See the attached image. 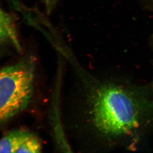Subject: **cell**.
Here are the masks:
<instances>
[{"mask_svg": "<svg viewBox=\"0 0 153 153\" xmlns=\"http://www.w3.org/2000/svg\"><path fill=\"white\" fill-rule=\"evenodd\" d=\"M41 141L36 135L24 130L11 131L2 138L1 153H40Z\"/></svg>", "mask_w": 153, "mask_h": 153, "instance_id": "cell-3", "label": "cell"}, {"mask_svg": "<svg viewBox=\"0 0 153 153\" xmlns=\"http://www.w3.org/2000/svg\"><path fill=\"white\" fill-rule=\"evenodd\" d=\"M140 1L144 8L153 12V0H140Z\"/></svg>", "mask_w": 153, "mask_h": 153, "instance_id": "cell-6", "label": "cell"}, {"mask_svg": "<svg viewBox=\"0 0 153 153\" xmlns=\"http://www.w3.org/2000/svg\"><path fill=\"white\" fill-rule=\"evenodd\" d=\"M0 41L1 44L10 43L20 51L19 43L14 20L10 14L1 10L0 14Z\"/></svg>", "mask_w": 153, "mask_h": 153, "instance_id": "cell-4", "label": "cell"}, {"mask_svg": "<svg viewBox=\"0 0 153 153\" xmlns=\"http://www.w3.org/2000/svg\"><path fill=\"white\" fill-rule=\"evenodd\" d=\"M58 0H43L47 10L48 13H51V11L55 8Z\"/></svg>", "mask_w": 153, "mask_h": 153, "instance_id": "cell-5", "label": "cell"}, {"mask_svg": "<svg viewBox=\"0 0 153 153\" xmlns=\"http://www.w3.org/2000/svg\"><path fill=\"white\" fill-rule=\"evenodd\" d=\"M35 61L27 57L0 73V121L4 124L28 106L34 90Z\"/></svg>", "mask_w": 153, "mask_h": 153, "instance_id": "cell-2", "label": "cell"}, {"mask_svg": "<svg viewBox=\"0 0 153 153\" xmlns=\"http://www.w3.org/2000/svg\"><path fill=\"white\" fill-rule=\"evenodd\" d=\"M89 82L85 111L91 132L106 147L136 149L153 126L152 91L115 79Z\"/></svg>", "mask_w": 153, "mask_h": 153, "instance_id": "cell-1", "label": "cell"}]
</instances>
